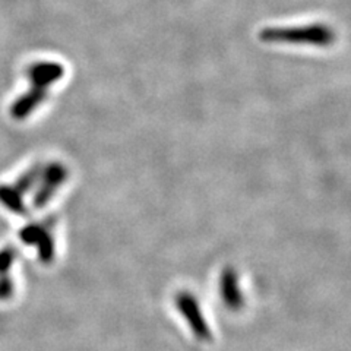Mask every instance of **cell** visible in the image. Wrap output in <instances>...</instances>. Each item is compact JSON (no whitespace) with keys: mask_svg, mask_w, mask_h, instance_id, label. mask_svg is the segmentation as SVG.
I'll return each instance as SVG.
<instances>
[{"mask_svg":"<svg viewBox=\"0 0 351 351\" xmlns=\"http://www.w3.org/2000/svg\"><path fill=\"white\" fill-rule=\"evenodd\" d=\"M63 75L64 68L58 62H37L27 69L31 86L44 88V90H49L50 85L60 81Z\"/></svg>","mask_w":351,"mask_h":351,"instance_id":"obj_4","label":"cell"},{"mask_svg":"<svg viewBox=\"0 0 351 351\" xmlns=\"http://www.w3.org/2000/svg\"><path fill=\"white\" fill-rule=\"evenodd\" d=\"M219 290H221V298L230 309H240L243 304V298L240 294L239 282H237V274L232 269L227 268L221 274V281H219Z\"/></svg>","mask_w":351,"mask_h":351,"instance_id":"obj_6","label":"cell"},{"mask_svg":"<svg viewBox=\"0 0 351 351\" xmlns=\"http://www.w3.org/2000/svg\"><path fill=\"white\" fill-rule=\"evenodd\" d=\"M263 43L282 44H311V46L328 47L335 43L334 29L325 24H311L303 27H267L259 32Z\"/></svg>","mask_w":351,"mask_h":351,"instance_id":"obj_1","label":"cell"},{"mask_svg":"<svg viewBox=\"0 0 351 351\" xmlns=\"http://www.w3.org/2000/svg\"><path fill=\"white\" fill-rule=\"evenodd\" d=\"M68 169L62 162L53 161L47 164V166H44L41 178L38 180V189L32 196V205H34V208L40 210V208L46 206L53 195L58 192V189L68 179Z\"/></svg>","mask_w":351,"mask_h":351,"instance_id":"obj_2","label":"cell"},{"mask_svg":"<svg viewBox=\"0 0 351 351\" xmlns=\"http://www.w3.org/2000/svg\"><path fill=\"white\" fill-rule=\"evenodd\" d=\"M49 97V90H44V88L31 86L29 90L19 95L14 104L10 106V116L15 120H24L27 119L38 106L46 100Z\"/></svg>","mask_w":351,"mask_h":351,"instance_id":"obj_5","label":"cell"},{"mask_svg":"<svg viewBox=\"0 0 351 351\" xmlns=\"http://www.w3.org/2000/svg\"><path fill=\"white\" fill-rule=\"evenodd\" d=\"M43 167L44 166H41V164H34L31 169L22 173L12 186L21 195H25V193L31 192L41 178Z\"/></svg>","mask_w":351,"mask_h":351,"instance_id":"obj_8","label":"cell"},{"mask_svg":"<svg viewBox=\"0 0 351 351\" xmlns=\"http://www.w3.org/2000/svg\"><path fill=\"white\" fill-rule=\"evenodd\" d=\"M0 204L6 210L18 215H27V206L22 199V195L10 184H0Z\"/></svg>","mask_w":351,"mask_h":351,"instance_id":"obj_7","label":"cell"},{"mask_svg":"<svg viewBox=\"0 0 351 351\" xmlns=\"http://www.w3.org/2000/svg\"><path fill=\"white\" fill-rule=\"evenodd\" d=\"M18 256V250L12 246H6L0 250V276H8Z\"/></svg>","mask_w":351,"mask_h":351,"instance_id":"obj_10","label":"cell"},{"mask_svg":"<svg viewBox=\"0 0 351 351\" xmlns=\"http://www.w3.org/2000/svg\"><path fill=\"white\" fill-rule=\"evenodd\" d=\"M15 290L14 281L8 276H0V300H8L12 298Z\"/></svg>","mask_w":351,"mask_h":351,"instance_id":"obj_11","label":"cell"},{"mask_svg":"<svg viewBox=\"0 0 351 351\" xmlns=\"http://www.w3.org/2000/svg\"><path fill=\"white\" fill-rule=\"evenodd\" d=\"M176 303H178L179 311L182 312V315L186 317V321H189L192 331L195 332V335L197 338H201L202 341H211L213 334L208 329V325L205 322V319L202 317L201 309L197 307L196 300L192 298L191 294L182 293L178 295L176 299Z\"/></svg>","mask_w":351,"mask_h":351,"instance_id":"obj_3","label":"cell"},{"mask_svg":"<svg viewBox=\"0 0 351 351\" xmlns=\"http://www.w3.org/2000/svg\"><path fill=\"white\" fill-rule=\"evenodd\" d=\"M49 227H51V226H49ZM49 227L44 224L43 230L36 240V245H34V246H37L38 256L43 263H51L54 259V240L50 234Z\"/></svg>","mask_w":351,"mask_h":351,"instance_id":"obj_9","label":"cell"}]
</instances>
